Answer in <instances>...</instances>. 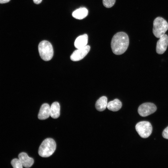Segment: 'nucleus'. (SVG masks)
Here are the masks:
<instances>
[{
	"label": "nucleus",
	"instance_id": "f257e3e1",
	"mask_svg": "<svg viewBox=\"0 0 168 168\" xmlns=\"http://www.w3.org/2000/svg\"><path fill=\"white\" fill-rule=\"evenodd\" d=\"M129 43L128 35L123 32L115 34L111 41V46L113 52L119 55L124 53L127 50Z\"/></svg>",
	"mask_w": 168,
	"mask_h": 168
},
{
	"label": "nucleus",
	"instance_id": "f03ea898",
	"mask_svg": "<svg viewBox=\"0 0 168 168\" xmlns=\"http://www.w3.org/2000/svg\"><path fill=\"white\" fill-rule=\"evenodd\" d=\"M56 148V143L51 138H47L44 140L40 146L38 153L44 157H48L54 152Z\"/></svg>",
	"mask_w": 168,
	"mask_h": 168
},
{
	"label": "nucleus",
	"instance_id": "7ed1b4c3",
	"mask_svg": "<svg viewBox=\"0 0 168 168\" xmlns=\"http://www.w3.org/2000/svg\"><path fill=\"white\" fill-rule=\"evenodd\" d=\"M168 29V23L167 21L161 17H158L153 22V33L155 36L159 38L165 34Z\"/></svg>",
	"mask_w": 168,
	"mask_h": 168
},
{
	"label": "nucleus",
	"instance_id": "20e7f679",
	"mask_svg": "<svg viewBox=\"0 0 168 168\" xmlns=\"http://www.w3.org/2000/svg\"><path fill=\"white\" fill-rule=\"evenodd\" d=\"M38 50L40 57L45 61L50 60L53 57L54 50L52 46L47 41L43 40L40 43Z\"/></svg>",
	"mask_w": 168,
	"mask_h": 168
},
{
	"label": "nucleus",
	"instance_id": "39448f33",
	"mask_svg": "<svg viewBox=\"0 0 168 168\" xmlns=\"http://www.w3.org/2000/svg\"><path fill=\"white\" fill-rule=\"evenodd\" d=\"M135 128L139 136L143 138H146L151 134L152 128L151 123L147 121H142L136 125Z\"/></svg>",
	"mask_w": 168,
	"mask_h": 168
},
{
	"label": "nucleus",
	"instance_id": "423d86ee",
	"mask_svg": "<svg viewBox=\"0 0 168 168\" xmlns=\"http://www.w3.org/2000/svg\"><path fill=\"white\" fill-rule=\"evenodd\" d=\"M156 109V107L154 104L150 102L145 103L139 106L138 112L141 116L146 117L155 112Z\"/></svg>",
	"mask_w": 168,
	"mask_h": 168
},
{
	"label": "nucleus",
	"instance_id": "0eeeda50",
	"mask_svg": "<svg viewBox=\"0 0 168 168\" xmlns=\"http://www.w3.org/2000/svg\"><path fill=\"white\" fill-rule=\"evenodd\" d=\"M90 49L89 45L77 49L75 50L70 56L71 59L74 61H79L83 59L87 54Z\"/></svg>",
	"mask_w": 168,
	"mask_h": 168
},
{
	"label": "nucleus",
	"instance_id": "6e6552de",
	"mask_svg": "<svg viewBox=\"0 0 168 168\" xmlns=\"http://www.w3.org/2000/svg\"><path fill=\"white\" fill-rule=\"evenodd\" d=\"M168 45V36L164 34L159 38L156 45V50L159 54H162L166 51Z\"/></svg>",
	"mask_w": 168,
	"mask_h": 168
},
{
	"label": "nucleus",
	"instance_id": "1a4fd4ad",
	"mask_svg": "<svg viewBox=\"0 0 168 168\" xmlns=\"http://www.w3.org/2000/svg\"><path fill=\"white\" fill-rule=\"evenodd\" d=\"M18 156L22 166L25 167H30L34 163V159L29 157L25 152H22L20 153Z\"/></svg>",
	"mask_w": 168,
	"mask_h": 168
},
{
	"label": "nucleus",
	"instance_id": "9d476101",
	"mask_svg": "<svg viewBox=\"0 0 168 168\" xmlns=\"http://www.w3.org/2000/svg\"><path fill=\"white\" fill-rule=\"evenodd\" d=\"M50 116V106L47 103L43 104L40 108L38 118L40 120H44L48 118Z\"/></svg>",
	"mask_w": 168,
	"mask_h": 168
},
{
	"label": "nucleus",
	"instance_id": "9b49d317",
	"mask_svg": "<svg viewBox=\"0 0 168 168\" xmlns=\"http://www.w3.org/2000/svg\"><path fill=\"white\" fill-rule=\"evenodd\" d=\"M88 37L86 34L78 36L75 40L74 45L77 49L81 48L86 46L88 42Z\"/></svg>",
	"mask_w": 168,
	"mask_h": 168
},
{
	"label": "nucleus",
	"instance_id": "f8f14e48",
	"mask_svg": "<svg viewBox=\"0 0 168 168\" xmlns=\"http://www.w3.org/2000/svg\"><path fill=\"white\" fill-rule=\"evenodd\" d=\"M88 10L86 7H81L73 11L72 15L74 18L81 20L86 17L88 15Z\"/></svg>",
	"mask_w": 168,
	"mask_h": 168
},
{
	"label": "nucleus",
	"instance_id": "ddd939ff",
	"mask_svg": "<svg viewBox=\"0 0 168 168\" xmlns=\"http://www.w3.org/2000/svg\"><path fill=\"white\" fill-rule=\"evenodd\" d=\"M107 98L106 97L102 96L96 102V108L98 111H103L107 107Z\"/></svg>",
	"mask_w": 168,
	"mask_h": 168
},
{
	"label": "nucleus",
	"instance_id": "4468645a",
	"mask_svg": "<svg viewBox=\"0 0 168 168\" xmlns=\"http://www.w3.org/2000/svg\"><path fill=\"white\" fill-rule=\"evenodd\" d=\"M60 106L57 102L53 103L50 107V116L54 119L58 118L60 115Z\"/></svg>",
	"mask_w": 168,
	"mask_h": 168
},
{
	"label": "nucleus",
	"instance_id": "2eb2a0df",
	"mask_svg": "<svg viewBox=\"0 0 168 168\" xmlns=\"http://www.w3.org/2000/svg\"><path fill=\"white\" fill-rule=\"evenodd\" d=\"M121 102L119 99H116L107 103V108L111 111L115 112L118 111L121 108Z\"/></svg>",
	"mask_w": 168,
	"mask_h": 168
},
{
	"label": "nucleus",
	"instance_id": "dca6fc26",
	"mask_svg": "<svg viewBox=\"0 0 168 168\" xmlns=\"http://www.w3.org/2000/svg\"><path fill=\"white\" fill-rule=\"evenodd\" d=\"M11 164L14 168H22L23 166L19 159L14 158L12 160Z\"/></svg>",
	"mask_w": 168,
	"mask_h": 168
},
{
	"label": "nucleus",
	"instance_id": "f3484780",
	"mask_svg": "<svg viewBox=\"0 0 168 168\" xmlns=\"http://www.w3.org/2000/svg\"><path fill=\"white\" fill-rule=\"evenodd\" d=\"M116 0H102L104 6L106 8H110L115 4Z\"/></svg>",
	"mask_w": 168,
	"mask_h": 168
},
{
	"label": "nucleus",
	"instance_id": "a211bd4d",
	"mask_svg": "<svg viewBox=\"0 0 168 168\" xmlns=\"http://www.w3.org/2000/svg\"><path fill=\"white\" fill-rule=\"evenodd\" d=\"M162 135L164 138L168 139V126L164 130Z\"/></svg>",
	"mask_w": 168,
	"mask_h": 168
},
{
	"label": "nucleus",
	"instance_id": "6ab92c4d",
	"mask_svg": "<svg viewBox=\"0 0 168 168\" xmlns=\"http://www.w3.org/2000/svg\"><path fill=\"white\" fill-rule=\"evenodd\" d=\"M10 0H0V3L3 4L9 2Z\"/></svg>",
	"mask_w": 168,
	"mask_h": 168
},
{
	"label": "nucleus",
	"instance_id": "aec40b11",
	"mask_svg": "<svg viewBox=\"0 0 168 168\" xmlns=\"http://www.w3.org/2000/svg\"><path fill=\"white\" fill-rule=\"evenodd\" d=\"M34 2L36 4H39L40 3L42 0H33Z\"/></svg>",
	"mask_w": 168,
	"mask_h": 168
}]
</instances>
